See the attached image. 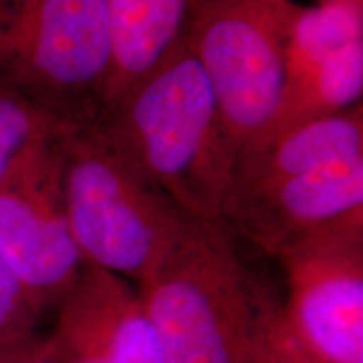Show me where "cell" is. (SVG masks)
<instances>
[{
    "instance_id": "obj_18",
    "label": "cell",
    "mask_w": 363,
    "mask_h": 363,
    "mask_svg": "<svg viewBox=\"0 0 363 363\" xmlns=\"http://www.w3.org/2000/svg\"><path fill=\"white\" fill-rule=\"evenodd\" d=\"M313 2H320V0H313Z\"/></svg>"
},
{
    "instance_id": "obj_10",
    "label": "cell",
    "mask_w": 363,
    "mask_h": 363,
    "mask_svg": "<svg viewBox=\"0 0 363 363\" xmlns=\"http://www.w3.org/2000/svg\"><path fill=\"white\" fill-rule=\"evenodd\" d=\"M358 157H363L362 104L272 136L239 162L230 197Z\"/></svg>"
},
{
    "instance_id": "obj_12",
    "label": "cell",
    "mask_w": 363,
    "mask_h": 363,
    "mask_svg": "<svg viewBox=\"0 0 363 363\" xmlns=\"http://www.w3.org/2000/svg\"><path fill=\"white\" fill-rule=\"evenodd\" d=\"M362 94L363 40L288 79L278 115L261 145L294 126L350 110L362 104Z\"/></svg>"
},
{
    "instance_id": "obj_14",
    "label": "cell",
    "mask_w": 363,
    "mask_h": 363,
    "mask_svg": "<svg viewBox=\"0 0 363 363\" xmlns=\"http://www.w3.org/2000/svg\"><path fill=\"white\" fill-rule=\"evenodd\" d=\"M69 126L0 84V180L30 147Z\"/></svg>"
},
{
    "instance_id": "obj_15",
    "label": "cell",
    "mask_w": 363,
    "mask_h": 363,
    "mask_svg": "<svg viewBox=\"0 0 363 363\" xmlns=\"http://www.w3.org/2000/svg\"><path fill=\"white\" fill-rule=\"evenodd\" d=\"M249 363H323L313 353L286 316L284 305L272 296L262 303L249 353Z\"/></svg>"
},
{
    "instance_id": "obj_16",
    "label": "cell",
    "mask_w": 363,
    "mask_h": 363,
    "mask_svg": "<svg viewBox=\"0 0 363 363\" xmlns=\"http://www.w3.org/2000/svg\"><path fill=\"white\" fill-rule=\"evenodd\" d=\"M44 310L0 257V348L38 333Z\"/></svg>"
},
{
    "instance_id": "obj_17",
    "label": "cell",
    "mask_w": 363,
    "mask_h": 363,
    "mask_svg": "<svg viewBox=\"0 0 363 363\" xmlns=\"http://www.w3.org/2000/svg\"><path fill=\"white\" fill-rule=\"evenodd\" d=\"M0 363H61L54 342L38 333L0 348Z\"/></svg>"
},
{
    "instance_id": "obj_13",
    "label": "cell",
    "mask_w": 363,
    "mask_h": 363,
    "mask_svg": "<svg viewBox=\"0 0 363 363\" xmlns=\"http://www.w3.org/2000/svg\"><path fill=\"white\" fill-rule=\"evenodd\" d=\"M363 40V0L298 4L289 24L286 83L348 45Z\"/></svg>"
},
{
    "instance_id": "obj_9",
    "label": "cell",
    "mask_w": 363,
    "mask_h": 363,
    "mask_svg": "<svg viewBox=\"0 0 363 363\" xmlns=\"http://www.w3.org/2000/svg\"><path fill=\"white\" fill-rule=\"evenodd\" d=\"M51 338L61 363H165L138 291L88 264L59 303Z\"/></svg>"
},
{
    "instance_id": "obj_4",
    "label": "cell",
    "mask_w": 363,
    "mask_h": 363,
    "mask_svg": "<svg viewBox=\"0 0 363 363\" xmlns=\"http://www.w3.org/2000/svg\"><path fill=\"white\" fill-rule=\"evenodd\" d=\"M111 69L106 0H0V84L59 121L96 123Z\"/></svg>"
},
{
    "instance_id": "obj_1",
    "label": "cell",
    "mask_w": 363,
    "mask_h": 363,
    "mask_svg": "<svg viewBox=\"0 0 363 363\" xmlns=\"http://www.w3.org/2000/svg\"><path fill=\"white\" fill-rule=\"evenodd\" d=\"M96 125L185 216L220 224L239 150L187 44L136 81Z\"/></svg>"
},
{
    "instance_id": "obj_5",
    "label": "cell",
    "mask_w": 363,
    "mask_h": 363,
    "mask_svg": "<svg viewBox=\"0 0 363 363\" xmlns=\"http://www.w3.org/2000/svg\"><path fill=\"white\" fill-rule=\"evenodd\" d=\"M294 0H202L184 43L214 91L239 162L269 133L286 88Z\"/></svg>"
},
{
    "instance_id": "obj_7",
    "label": "cell",
    "mask_w": 363,
    "mask_h": 363,
    "mask_svg": "<svg viewBox=\"0 0 363 363\" xmlns=\"http://www.w3.org/2000/svg\"><path fill=\"white\" fill-rule=\"evenodd\" d=\"M276 257L298 337L323 363H363V214L313 230Z\"/></svg>"
},
{
    "instance_id": "obj_11",
    "label": "cell",
    "mask_w": 363,
    "mask_h": 363,
    "mask_svg": "<svg viewBox=\"0 0 363 363\" xmlns=\"http://www.w3.org/2000/svg\"><path fill=\"white\" fill-rule=\"evenodd\" d=\"M201 2L106 0L113 39V69L104 110L184 44L190 19Z\"/></svg>"
},
{
    "instance_id": "obj_8",
    "label": "cell",
    "mask_w": 363,
    "mask_h": 363,
    "mask_svg": "<svg viewBox=\"0 0 363 363\" xmlns=\"http://www.w3.org/2000/svg\"><path fill=\"white\" fill-rule=\"evenodd\" d=\"M363 214V157L234 194L220 225L278 256L303 235Z\"/></svg>"
},
{
    "instance_id": "obj_2",
    "label": "cell",
    "mask_w": 363,
    "mask_h": 363,
    "mask_svg": "<svg viewBox=\"0 0 363 363\" xmlns=\"http://www.w3.org/2000/svg\"><path fill=\"white\" fill-rule=\"evenodd\" d=\"M269 294L239 256L234 235L192 217L138 281L165 363H249Z\"/></svg>"
},
{
    "instance_id": "obj_6",
    "label": "cell",
    "mask_w": 363,
    "mask_h": 363,
    "mask_svg": "<svg viewBox=\"0 0 363 363\" xmlns=\"http://www.w3.org/2000/svg\"><path fill=\"white\" fill-rule=\"evenodd\" d=\"M69 128L30 147L0 180V257L44 311L59 306L86 266L65 201Z\"/></svg>"
},
{
    "instance_id": "obj_3",
    "label": "cell",
    "mask_w": 363,
    "mask_h": 363,
    "mask_svg": "<svg viewBox=\"0 0 363 363\" xmlns=\"http://www.w3.org/2000/svg\"><path fill=\"white\" fill-rule=\"evenodd\" d=\"M65 201L84 264L140 281L187 220L96 123L66 135Z\"/></svg>"
}]
</instances>
